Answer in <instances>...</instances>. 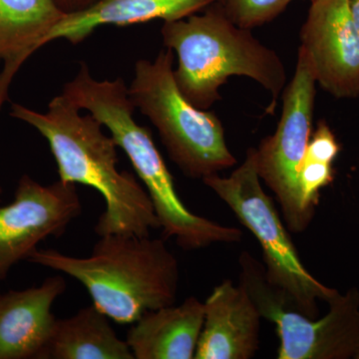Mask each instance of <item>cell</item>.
<instances>
[{"label":"cell","mask_w":359,"mask_h":359,"mask_svg":"<svg viewBox=\"0 0 359 359\" xmlns=\"http://www.w3.org/2000/svg\"><path fill=\"white\" fill-rule=\"evenodd\" d=\"M60 276L39 287L0 294V359H42L56 318L51 309L65 292Z\"/></svg>","instance_id":"12"},{"label":"cell","mask_w":359,"mask_h":359,"mask_svg":"<svg viewBox=\"0 0 359 359\" xmlns=\"http://www.w3.org/2000/svg\"><path fill=\"white\" fill-rule=\"evenodd\" d=\"M65 14L55 0H0V109L16 71Z\"/></svg>","instance_id":"15"},{"label":"cell","mask_w":359,"mask_h":359,"mask_svg":"<svg viewBox=\"0 0 359 359\" xmlns=\"http://www.w3.org/2000/svg\"><path fill=\"white\" fill-rule=\"evenodd\" d=\"M100 0H55L59 8L65 13H77L93 6Z\"/></svg>","instance_id":"20"},{"label":"cell","mask_w":359,"mask_h":359,"mask_svg":"<svg viewBox=\"0 0 359 359\" xmlns=\"http://www.w3.org/2000/svg\"><path fill=\"white\" fill-rule=\"evenodd\" d=\"M81 212L76 184L58 180L44 186L23 175L13 202L0 207V280L40 242L62 236Z\"/></svg>","instance_id":"9"},{"label":"cell","mask_w":359,"mask_h":359,"mask_svg":"<svg viewBox=\"0 0 359 359\" xmlns=\"http://www.w3.org/2000/svg\"><path fill=\"white\" fill-rule=\"evenodd\" d=\"M161 33L165 46L178 56L176 83L194 106L209 109L221 100L219 88L229 78L244 76L268 90L271 101L266 112L273 114L287 84L285 65L252 30L235 25L219 1L202 14L164 21Z\"/></svg>","instance_id":"4"},{"label":"cell","mask_w":359,"mask_h":359,"mask_svg":"<svg viewBox=\"0 0 359 359\" xmlns=\"http://www.w3.org/2000/svg\"><path fill=\"white\" fill-rule=\"evenodd\" d=\"M355 359H359V351H358V354H356Z\"/></svg>","instance_id":"22"},{"label":"cell","mask_w":359,"mask_h":359,"mask_svg":"<svg viewBox=\"0 0 359 359\" xmlns=\"http://www.w3.org/2000/svg\"><path fill=\"white\" fill-rule=\"evenodd\" d=\"M27 261L76 278L94 306L120 325L175 304L178 295V259L164 241L150 236H103L87 257L36 249Z\"/></svg>","instance_id":"3"},{"label":"cell","mask_w":359,"mask_h":359,"mask_svg":"<svg viewBox=\"0 0 359 359\" xmlns=\"http://www.w3.org/2000/svg\"><path fill=\"white\" fill-rule=\"evenodd\" d=\"M242 285L262 318L276 327L278 359H355L359 351V290L351 287L328 304L320 318H311L290 306L269 282L264 266L250 252L238 259Z\"/></svg>","instance_id":"7"},{"label":"cell","mask_w":359,"mask_h":359,"mask_svg":"<svg viewBox=\"0 0 359 359\" xmlns=\"http://www.w3.org/2000/svg\"><path fill=\"white\" fill-rule=\"evenodd\" d=\"M334 180V170L330 163L304 158L299 172V186L302 209L313 219L314 210L320 202V191Z\"/></svg>","instance_id":"18"},{"label":"cell","mask_w":359,"mask_h":359,"mask_svg":"<svg viewBox=\"0 0 359 359\" xmlns=\"http://www.w3.org/2000/svg\"><path fill=\"white\" fill-rule=\"evenodd\" d=\"M1 192H2V190H1V188H0V195H1Z\"/></svg>","instance_id":"23"},{"label":"cell","mask_w":359,"mask_h":359,"mask_svg":"<svg viewBox=\"0 0 359 359\" xmlns=\"http://www.w3.org/2000/svg\"><path fill=\"white\" fill-rule=\"evenodd\" d=\"M204 318V302L190 297L180 306L142 316L130 328L126 341L135 359H193Z\"/></svg>","instance_id":"13"},{"label":"cell","mask_w":359,"mask_h":359,"mask_svg":"<svg viewBox=\"0 0 359 359\" xmlns=\"http://www.w3.org/2000/svg\"><path fill=\"white\" fill-rule=\"evenodd\" d=\"M94 304L56 320L42 359H135L126 340Z\"/></svg>","instance_id":"16"},{"label":"cell","mask_w":359,"mask_h":359,"mask_svg":"<svg viewBox=\"0 0 359 359\" xmlns=\"http://www.w3.org/2000/svg\"><path fill=\"white\" fill-rule=\"evenodd\" d=\"M219 0H100L77 13H65L45 36L42 46L56 39L81 43L101 26H127L155 20H183Z\"/></svg>","instance_id":"14"},{"label":"cell","mask_w":359,"mask_h":359,"mask_svg":"<svg viewBox=\"0 0 359 359\" xmlns=\"http://www.w3.org/2000/svg\"><path fill=\"white\" fill-rule=\"evenodd\" d=\"M196 359H250L259 346L261 314L242 285L226 280L204 302Z\"/></svg>","instance_id":"11"},{"label":"cell","mask_w":359,"mask_h":359,"mask_svg":"<svg viewBox=\"0 0 359 359\" xmlns=\"http://www.w3.org/2000/svg\"><path fill=\"white\" fill-rule=\"evenodd\" d=\"M349 13L359 33V0H346Z\"/></svg>","instance_id":"21"},{"label":"cell","mask_w":359,"mask_h":359,"mask_svg":"<svg viewBox=\"0 0 359 359\" xmlns=\"http://www.w3.org/2000/svg\"><path fill=\"white\" fill-rule=\"evenodd\" d=\"M65 95L54 97L46 112L20 104L11 115L36 129L48 142L57 163L59 180L95 189L105 201V210L94 226L99 237L122 233L150 236L161 229L146 189L129 172L117 169V144L103 132V125Z\"/></svg>","instance_id":"1"},{"label":"cell","mask_w":359,"mask_h":359,"mask_svg":"<svg viewBox=\"0 0 359 359\" xmlns=\"http://www.w3.org/2000/svg\"><path fill=\"white\" fill-rule=\"evenodd\" d=\"M301 41L316 83L337 99L359 96V33L346 0L311 2Z\"/></svg>","instance_id":"10"},{"label":"cell","mask_w":359,"mask_h":359,"mask_svg":"<svg viewBox=\"0 0 359 359\" xmlns=\"http://www.w3.org/2000/svg\"><path fill=\"white\" fill-rule=\"evenodd\" d=\"M61 94L98 119L128 156L152 201L165 238H174L180 247L189 250L242 240V231L194 214L180 199L173 176L152 134L134 119L135 107L121 77L97 80L88 65L82 62L76 76L65 85Z\"/></svg>","instance_id":"2"},{"label":"cell","mask_w":359,"mask_h":359,"mask_svg":"<svg viewBox=\"0 0 359 359\" xmlns=\"http://www.w3.org/2000/svg\"><path fill=\"white\" fill-rule=\"evenodd\" d=\"M292 1L294 0H219L224 13L235 25L250 30L275 20Z\"/></svg>","instance_id":"17"},{"label":"cell","mask_w":359,"mask_h":359,"mask_svg":"<svg viewBox=\"0 0 359 359\" xmlns=\"http://www.w3.org/2000/svg\"><path fill=\"white\" fill-rule=\"evenodd\" d=\"M202 181L259 243L269 282L283 292L295 311L318 318V302L328 304L339 292L316 280L302 263L287 226L262 186L256 148L248 150L244 162L230 176L215 174Z\"/></svg>","instance_id":"6"},{"label":"cell","mask_w":359,"mask_h":359,"mask_svg":"<svg viewBox=\"0 0 359 359\" xmlns=\"http://www.w3.org/2000/svg\"><path fill=\"white\" fill-rule=\"evenodd\" d=\"M174 51L135 65L128 93L134 107L150 119L171 160L192 179H205L237 164L218 116L194 106L174 77Z\"/></svg>","instance_id":"5"},{"label":"cell","mask_w":359,"mask_h":359,"mask_svg":"<svg viewBox=\"0 0 359 359\" xmlns=\"http://www.w3.org/2000/svg\"><path fill=\"white\" fill-rule=\"evenodd\" d=\"M339 152L340 145L334 132L325 120H320L309 139L304 158L332 164Z\"/></svg>","instance_id":"19"},{"label":"cell","mask_w":359,"mask_h":359,"mask_svg":"<svg viewBox=\"0 0 359 359\" xmlns=\"http://www.w3.org/2000/svg\"><path fill=\"white\" fill-rule=\"evenodd\" d=\"M316 80L299 49L292 79L283 89V112L275 133L256 148L257 171L275 194L290 231L302 233L311 219L302 209L299 177L313 134Z\"/></svg>","instance_id":"8"}]
</instances>
